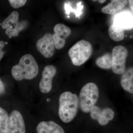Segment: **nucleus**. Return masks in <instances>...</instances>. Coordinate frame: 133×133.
<instances>
[{
  "label": "nucleus",
  "instance_id": "1",
  "mask_svg": "<svg viewBox=\"0 0 133 133\" xmlns=\"http://www.w3.org/2000/svg\"><path fill=\"white\" fill-rule=\"evenodd\" d=\"M79 106L77 95L70 91L63 93L59 98L58 115L63 122L68 123L72 121L77 113Z\"/></svg>",
  "mask_w": 133,
  "mask_h": 133
},
{
  "label": "nucleus",
  "instance_id": "2",
  "mask_svg": "<svg viewBox=\"0 0 133 133\" xmlns=\"http://www.w3.org/2000/svg\"><path fill=\"white\" fill-rule=\"evenodd\" d=\"M38 72V65L33 56L30 54L23 56L19 64L14 65L12 69V76L18 81L33 79L36 77Z\"/></svg>",
  "mask_w": 133,
  "mask_h": 133
},
{
  "label": "nucleus",
  "instance_id": "3",
  "mask_svg": "<svg viewBox=\"0 0 133 133\" xmlns=\"http://www.w3.org/2000/svg\"><path fill=\"white\" fill-rule=\"evenodd\" d=\"M99 96V91L95 83H89L83 87L79 94V105L84 112H90L95 106Z\"/></svg>",
  "mask_w": 133,
  "mask_h": 133
},
{
  "label": "nucleus",
  "instance_id": "4",
  "mask_svg": "<svg viewBox=\"0 0 133 133\" xmlns=\"http://www.w3.org/2000/svg\"><path fill=\"white\" fill-rule=\"evenodd\" d=\"M92 45L88 41L82 40L78 42L69 50V55L72 62L76 66L85 63L92 54Z\"/></svg>",
  "mask_w": 133,
  "mask_h": 133
},
{
  "label": "nucleus",
  "instance_id": "5",
  "mask_svg": "<svg viewBox=\"0 0 133 133\" xmlns=\"http://www.w3.org/2000/svg\"><path fill=\"white\" fill-rule=\"evenodd\" d=\"M19 14L17 11L12 12L2 24V28L6 30L5 33L9 37H16L24 30L28 25L25 21H19Z\"/></svg>",
  "mask_w": 133,
  "mask_h": 133
},
{
  "label": "nucleus",
  "instance_id": "6",
  "mask_svg": "<svg viewBox=\"0 0 133 133\" xmlns=\"http://www.w3.org/2000/svg\"><path fill=\"white\" fill-rule=\"evenodd\" d=\"M128 55V50L122 45H117L112 51L111 68L116 74H123L126 70V59Z\"/></svg>",
  "mask_w": 133,
  "mask_h": 133
},
{
  "label": "nucleus",
  "instance_id": "7",
  "mask_svg": "<svg viewBox=\"0 0 133 133\" xmlns=\"http://www.w3.org/2000/svg\"><path fill=\"white\" fill-rule=\"evenodd\" d=\"M37 50L46 58L52 57L55 53V45L52 34L47 33L36 43Z\"/></svg>",
  "mask_w": 133,
  "mask_h": 133
},
{
  "label": "nucleus",
  "instance_id": "8",
  "mask_svg": "<svg viewBox=\"0 0 133 133\" xmlns=\"http://www.w3.org/2000/svg\"><path fill=\"white\" fill-rule=\"evenodd\" d=\"M56 72V69L54 65H48L44 67L39 85L40 91L43 93H48L51 90L52 79Z\"/></svg>",
  "mask_w": 133,
  "mask_h": 133
},
{
  "label": "nucleus",
  "instance_id": "9",
  "mask_svg": "<svg viewBox=\"0 0 133 133\" xmlns=\"http://www.w3.org/2000/svg\"><path fill=\"white\" fill-rule=\"evenodd\" d=\"M7 133H26L24 119L18 111L14 110L10 114Z\"/></svg>",
  "mask_w": 133,
  "mask_h": 133
},
{
  "label": "nucleus",
  "instance_id": "10",
  "mask_svg": "<svg viewBox=\"0 0 133 133\" xmlns=\"http://www.w3.org/2000/svg\"><path fill=\"white\" fill-rule=\"evenodd\" d=\"M55 33L52 35L55 48L60 50L64 47L66 38L70 35L71 30L68 26L62 23L57 24L54 27Z\"/></svg>",
  "mask_w": 133,
  "mask_h": 133
},
{
  "label": "nucleus",
  "instance_id": "11",
  "mask_svg": "<svg viewBox=\"0 0 133 133\" xmlns=\"http://www.w3.org/2000/svg\"><path fill=\"white\" fill-rule=\"evenodd\" d=\"M90 112L91 118L98 121L99 124L102 126L107 125L114 117V112L111 108H108L101 109L97 106H94L92 108Z\"/></svg>",
  "mask_w": 133,
  "mask_h": 133
},
{
  "label": "nucleus",
  "instance_id": "12",
  "mask_svg": "<svg viewBox=\"0 0 133 133\" xmlns=\"http://www.w3.org/2000/svg\"><path fill=\"white\" fill-rule=\"evenodd\" d=\"M133 12L123 11L115 15L113 24L124 30H131L133 29Z\"/></svg>",
  "mask_w": 133,
  "mask_h": 133
},
{
  "label": "nucleus",
  "instance_id": "13",
  "mask_svg": "<svg viewBox=\"0 0 133 133\" xmlns=\"http://www.w3.org/2000/svg\"><path fill=\"white\" fill-rule=\"evenodd\" d=\"M37 133H65L63 129L52 121H42L36 127Z\"/></svg>",
  "mask_w": 133,
  "mask_h": 133
},
{
  "label": "nucleus",
  "instance_id": "14",
  "mask_svg": "<svg viewBox=\"0 0 133 133\" xmlns=\"http://www.w3.org/2000/svg\"><path fill=\"white\" fill-rule=\"evenodd\" d=\"M128 3V0H111V3L102 8L101 11L107 14L115 15L124 9Z\"/></svg>",
  "mask_w": 133,
  "mask_h": 133
},
{
  "label": "nucleus",
  "instance_id": "15",
  "mask_svg": "<svg viewBox=\"0 0 133 133\" xmlns=\"http://www.w3.org/2000/svg\"><path fill=\"white\" fill-rule=\"evenodd\" d=\"M133 68L130 67L125 71L122 77L121 84L123 89L130 93H133Z\"/></svg>",
  "mask_w": 133,
  "mask_h": 133
},
{
  "label": "nucleus",
  "instance_id": "16",
  "mask_svg": "<svg viewBox=\"0 0 133 133\" xmlns=\"http://www.w3.org/2000/svg\"><path fill=\"white\" fill-rule=\"evenodd\" d=\"M108 34L110 38L115 42H120L125 38L124 30L115 26L113 24L109 27Z\"/></svg>",
  "mask_w": 133,
  "mask_h": 133
},
{
  "label": "nucleus",
  "instance_id": "17",
  "mask_svg": "<svg viewBox=\"0 0 133 133\" xmlns=\"http://www.w3.org/2000/svg\"><path fill=\"white\" fill-rule=\"evenodd\" d=\"M96 64L101 69H109L111 68L112 64V54L107 53L103 56L97 58Z\"/></svg>",
  "mask_w": 133,
  "mask_h": 133
},
{
  "label": "nucleus",
  "instance_id": "18",
  "mask_svg": "<svg viewBox=\"0 0 133 133\" xmlns=\"http://www.w3.org/2000/svg\"><path fill=\"white\" fill-rule=\"evenodd\" d=\"M9 117L7 112L0 107V133H7Z\"/></svg>",
  "mask_w": 133,
  "mask_h": 133
},
{
  "label": "nucleus",
  "instance_id": "19",
  "mask_svg": "<svg viewBox=\"0 0 133 133\" xmlns=\"http://www.w3.org/2000/svg\"><path fill=\"white\" fill-rule=\"evenodd\" d=\"M12 7L18 8L23 6L26 4L27 0H9Z\"/></svg>",
  "mask_w": 133,
  "mask_h": 133
},
{
  "label": "nucleus",
  "instance_id": "20",
  "mask_svg": "<svg viewBox=\"0 0 133 133\" xmlns=\"http://www.w3.org/2000/svg\"><path fill=\"white\" fill-rule=\"evenodd\" d=\"M82 2H80L77 4V8L76 10V12L75 14H76V16L78 17L81 15V10L83 9V5H81Z\"/></svg>",
  "mask_w": 133,
  "mask_h": 133
},
{
  "label": "nucleus",
  "instance_id": "21",
  "mask_svg": "<svg viewBox=\"0 0 133 133\" xmlns=\"http://www.w3.org/2000/svg\"><path fill=\"white\" fill-rule=\"evenodd\" d=\"M5 42L3 41H0V61L2 59L4 55V52L3 51V49L5 46Z\"/></svg>",
  "mask_w": 133,
  "mask_h": 133
},
{
  "label": "nucleus",
  "instance_id": "22",
  "mask_svg": "<svg viewBox=\"0 0 133 133\" xmlns=\"http://www.w3.org/2000/svg\"><path fill=\"white\" fill-rule=\"evenodd\" d=\"M5 91V87L4 84L0 78V95L4 93Z\"/></svg>",
  "mask_w": 133,
  "mask_h": 133
},
{
  "label": "nucleus",
  "instance_id": "23",
  "mask_svg": "<svg viewBox=\"0 0 133 133\" xmlns=\"http://www.w3.org/2000/svg\"><path fill=\"white\" fill-rule=\"evenodd\" d=\"M129 2V5L130 6V8L132 10V11L133 12V0H128Z\"/></svg>",
  "mask_w": 133,
  "mask_h": 133
},
{
  "label": "nucleus",
  "instance_id": "24",
  "mask_svg": "<svg viewBox=\"0 0 133 133\" xmlns=\"http://www.w3.org/2000/svg\"><path fill=\"white\" fill-rule=\"evenodd\" d=\"M92 1L94 2H96L97 1H98L99 3H104L107 0H92Z\"/></svg>",
  "mask_w": 133,
  "mask_h": 133
}]
</instances>
